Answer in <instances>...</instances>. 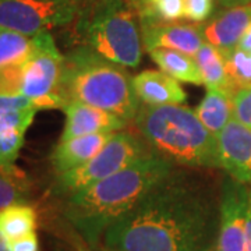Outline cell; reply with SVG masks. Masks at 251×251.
I'll list each match as a JSON object with an SVG mask.
<instances>
[{
    "mask_svg": "<svg viewBox=\"0 0 251 251\" xmlns=\"http://www.w3.org/2000/svg\"><path fill=\"white\" fill-rule=\"evenodd\" d=\"M36 214L32 206L18 202L0 211V236L10 243L35 233Z\"/></svg>",
    "mask_w": 251,
    "mask_h": 251,
    "instance_id": "ffe728a7",
    "label": "cell"
},
{
    "mask_svg": "<svg viewBox=\"0 0 251 251\" xmlns=\"http://www.w3.org/2000/svg\"><path fill=\"white\" fill-rule=\"evenodd\" d=\"M233 117L251 128V87L240 90L233 98Z\"/></svg>",
    "mask_w": 251,
    "mask_h": 251,
    "instance_id": "484cf974",
    "label": "cell"
},
{
    "mask_svg": "<svg viewBox=\"0 0 251 251\" xmlns=\"http://www.w3.org/2000/svg\"><path fill=\"white\" fill-rule=\"evenodd\" d=\"M34 46L32 36L0 27V69L24 64Z\"/></svg>",
    "mask_w": 251,
    "mask_h": 251,
    "instance_id": "7402d4cb",
    "label": "cell"
},
{
    "mask_svg": "<svg viewBox=\"0 0 251 251\" xmlns=\"http://www.w3.org/2000/svg\"><path fill=\"white\" fill-rule=\"evenodd\" d=\"M81 11V0H0V27L34 36L69 24Z\"/></svg>",
    "mask_w": 251,
    "mask_h": 251,
    "instance_id": "ba28073f",
    "label": "cell"
},
{
    "mask_svg": "<svg viewBox=\"0 0 251 251\" xmlns=\"http://www.w3.org/2000/svg\"><path fill=\"white\" fill-rule=\"evenodd\" d=\"M244 251H251V187L249 196V211H247V222H246V243Z\"/></svg>",
    "mask_w": 251,
    "mask_h": 251,
    "instance_id": "f546056e",
    "label": "cell"
},
{
    "mask_svg": "<svg viewBox=\"0 0 251 251\" xmlns=\"http://www.w3.org/2000/svg\"><path fill=\"white\" fill-rule=\"evenodd\" d=\"M36 110H0V166H14Z\"/></svg>",
    "mask_w": 251,
    "mask_h": 251,
    "instance_id": "2e32d148",
    "label": "cell"
},
{
    "mask_svg": "<svg viewBox=\"0 0 251 251\" xmlns=\"http://www.w3.org/2000/svg\"><path fill=\"white\" fill-rule=\"evenodd\" d=\"M148 53L153 62L161 67L162 72L169 74L175 80L194 85L202 84L194 56L172 49H153Z\"/></svg>",
    "mask_w": 251,
    "mask_h": 251,
    "instance_id": "ac0fdd59",
    "label": "cell"
},
{
    "mask_svg": "<svg viewBox=\"0 0 251 251\" xmlns=\"http://www.w3.org/2000/svg\"><path fill=\"white\" fill-rule=\"evenodd\" d=\"M226 57V73L232 94L236 95L243 88L251 87V52L236 48Z\"/></svg>",
    "mask_w": 251,
    "mask_h": 251,
    "instance_id": "603a6c76",
    "label": "cell"
},
{
    "mask_svg": "<svg viewBox=\"0 0 251 251\" xmlns=\"http://www.w3.org/2000/svg\"><path fill=\"white\" fill-rule=\"evenodd\" d=\"M62 92L66 103L80 100L110 112L126 123L134 120L141 106L133 77L125 67L102 57L88 46L64 57Z\"/></svg>",
    "mask_w": 251,
    "mask_h": 251,
    "instance_id": "277c9868",
    "label": "cell"
},
{
    "mask_svg": "<svg viewBox=\"0 0 251 251\" xmlns=\"http://www.w3.org/2000/svg\"><path fill=\"white\" fill-rule=\"evenodd\" d=\"M98 251H113V250H109V249H106V247H103V246H102V249H99Z\"/></svg>",
    "mask_w": 251,
    "mask_h": 251,
    "instance_id": "d6a6232c",
    "label": "cell"
},
{
    "mask_svg": "<svg viewBox=\"0 0 251 251\" xmlns=\"http://www.w3.org/2000/svg\"><path fill=\"white\" fill-rule=\"evenodd\" d=\"M233 95L227 91L211 88L194 110L200 122L214 135H218L233 117Z\"/></svg>",
    "mask_w": 251,
    "mask_h": 251,
    "instance_id": "e0dca14e",
    "label": "cell"
},
{
    "mask_svg": "<svg viewBox=\"0 0 251 251\" xmlns=\"http://www.w3.org/2000/svg\"><path fill=\"white\" fill-rule=\"evenodd\" d=\"M63 109L66 113V125L60 141L81 135L116 133L128 125L110 112L91 106L80 100H70Z\"/></svg>",
    "mask_w": 251,
    "mask_h": 251,
    "instance_id": "7c38bea8",
    "label": "cell"
},
{
    "mask_svg": "<svg viewBox=\"0 0 251 251\" xmlns=\"http://www.w3.org/2000/svg\"><path fill=\"white\" fill-rule=\"evenodd\" d=\"M250 187L229 175L219 194V230L214 251H244Z\"/></svg>",
    "mask_w": 251,
    "mask_h": 251,
    "instance_id": "9c48e42d",
    "label": "cell"
},
{
    "mask_svg": "<svg viewBox=\"0 0 251 251\" xmlns=\"http://www.w3.org/2000/svg\"><path fill=\"white\" fill-rule=\"evenodd\" d=\"M194 59L197 62L202 84L205 85L206 90L218 88L227 91L230 95H233L226 73V57L222 50H219L211 44L204 42L194 56Z\"/></svg>",
    "mask_w": 251,
    "mask_h": 251,
    "instance_id": "d6986e66",
    "label": "cell"
},
{
    "mask_svg": "<svg viewBox=\"0 0 251 251\" xmlns=\"http://www.w3.org/2000/svg\"><path fill=\"white\" fill-rule=\"evenodd\" d=\"M216 141L221 168L251 187V128L232 119L216 135Z\"/></svg>",
    "mask_w": 251,
    "mask_h": 251,
    "instance_id": "30bf717a",
    "label": "cell"
},
{
    "mask_svg": "<svg viewBox=\"0 0 251 251\" xmlns=\"http://www.w3.org/2000/svg\"><path fill=\"white\" fill-rule=\"evenodd\" d=\"M9 251H39V242L36 233H31L14 242L6 243Z\"/></svg>",
    "mask_w": 251,
    "mask_h": 251,
    "instance_id": "f1b7e54d",
    "label": "cell"
},
{
    "mask_svg": "<svg viewBox=\"0 0 251 251\" xmlns=\"http://www.w3.org/2000/svg\"><path fill=\"white\" fill-rule=\"evenodd\" d=\"M24 175L14 166H0V211L23 201Z\"/></svg>",
    "mask_w": 251,
    "mask_h": 251,
    "instance_id": "cb8c5ba5",
    "label": "cell"
},
{
    "mask_svg": "<svg viewBox=\"0 0 251 251\" xmlns=\"http://www.w3.org/2000/svg\"><path fill=\"white\" fill-rule=\"evenodd\" d=\"M143 46L150 52L153 49H172L196 56L204 44L201 25L179 23L141 24Z\"/></svg>",
    "mask_w": 251,
    "mask_h": 251,
    "instance_id": "8fae6325",
    "label": "cell"
},
{
    "mask_svg": "<svg viewBox=\"0 0 251 251\" xmlns=\"http://www.w3.org/2000/svg\"><path fill=\"white\" fill-rule=\"evenodd\" d=\"M175 166L150 152L133 165L70 194L67 218L87 240L97 247L109 226L130 211Z\"/></svg>",
    "mask_w": 251,
    "mask_h": 251,
    "instance_id": "7a4b0ae2",
    "label": "cell"
},
{
    "mask_svg": "<svg viewBox=\"0 0 251 251\" xmlns=\"http://www.w3.org/2000/svg\"><path fill=\"white\" fill-rule=\"evenodd\" d=\"M32 39V52L23 66V95L38 110L63 109L66 105L62 92L64 57L48 31L36 34Z\"/></svg>",
    "mask_w": 251,
    "mask_h": 251,
    "instance_id": "8992f818",
    "label": "cell"
},
{
    "mask_svg": "<svg viewBox=\"0 0 251 251\" xmlns=\"http://www.w3.org/2000/svg\"><path fill=\"white\" fill-rule=\"evenodd\" d=\"M0 251H9V249H7V244H6V242H4V239L0 236Z\"/></svg>",
    "mask_w": 251,
    "mask_h": 251,
    "instance_id": "1f68e13d",
    "label": "cell"
},
{
    "mask_svg": "<svg viewBox=\"0 0 251 251\" xmlns=\"http://www.w3.org/2000/svg\"><path fill=\"white\" fill-rule=\"evenodd\" d=\"M173 168L103 233L113 251H214L219 197L202 175Z\"/></svg>",
    "mask_w": 251,
    "mask_h": 251,
    "instance_id": "6da1fadb",
    "label": "cell"
},
{
    "mask_svg": "<svg viewBox=\"0 0 251 251\" xmlns=\"http://www.w3.org/2000/svg\"><path fill=\"white\" fill-rule=\"evenodd\" d=\"M214 0H184V18L202 23L212 16Z\"/></svg>",
    "mask_w": 251,
    "mask_h": 251,
    "instance_id": "4316f807",
    "label": "cell"
},
{
    "mask_svg": "<svg viewBox=\"0 0 251 251\" xmlns=\"http://www.w3.org/2000/svg\"><path fill=\"white\" fill-rule=\"evenodd\" d=\"M141 24L176 23L184 18V0H127Z\"/></svg>",
    "mask_w": 251,
    "mask_h": 251,
    "instance_id": "44dd1931",
    "label": "cell"
},
{
    "mask_svg": "<svg viewBox=\"0 0 251 251\" xmlns=\"http://www.w3.org/2000/svg\"><path fill=\"white\" fill-rule=\"evenodd\" d=\"M133 87L138 99L151 106L180 105L187 95L177 80L159 70H144L133 77Z\"/></svg>",
    "mask_w": 251,
    "mask_h": 251,
    "instance_id": "5bb4252c",
    "label": "cell"
},
{
    "mask_svg": "<svg viewBox=\"0 0 251 251\" xmlns=\"http://www.w3.org/2000/svg\"><path fill=\"white\" fill-rule=\"evenodd\" d=\"M251 24V1L244 4H236L209 23L201 25L204 42L222 50L225 54L234 50L246 29Z\"/></svg>",
    "mask_w": 251,
    "mask_h": 251,
    "instance_id": "4fadbf2b",
    "label": "cell"
},
{
    "mask_svg": "<svg viewBox=\"0 0 251 251\" xmlns=\"http://www.w3.org/2000/svg\"><path fill=\"white\" fill-rule=\"evenodd\" d=\"M88 48L123 67H137L143 39L127 0H97L81 21Z\"/></svg>",
    "mask_w": 251,
    "mask_h": 251,
    "instance_id": "5b68a950",
    "label": "cell"
},
{
    "mask_svg": "<svg viewBox=\"0 0 251 251\" xmlns=\"http://www.w3.org/2000/svg\"><path fill=\"white\" fill-rule=\"evenodd\" d=\"M31 108H35L34 103L24 95H18V97L0 95V110H20V109Z\"/></svg>",
    "mask_w": 251,
    "mask_h": 251,
    "instance_id": "83f0119b",
    "label": "cell"
},
{
    "mask_svg": "<svg viewBox=\"0 0 251 251\" xmlns=\"http://www.w3.org/2000/svg\"><path fill=\"white\" fill-rule=\"evenodd\" d=\"M113 135L115 133H98L60 141L52 153L53 168L59 175L80 168L100 152Z\"/></svg>",
    "mask_w": 251,
    "mask_h": 251,
    "instance_id": "9a60e30c",
    "label": "cell"
},
{
    "mask_svg": "<svg viewBox=\"0 0 251 251\" xmlns=\"http://www.w3.org/2000/svg\"><path fill=\"white\" fill-rule=\"evenodd\" d=\"M151 152L144 138L130 131H117L100 152L82 166L59 175V186L73 194L106 179Z\"/></svg>",
    "mask_w": 251,
    "mask_h": 251,
    "instance_id": "52a82bcc",
    "label": "cell"
},
{
    "mask_svg": "<svg viewBox=\"0 0 251 251\" xmlns=\"http://www.w3.org/2000/svg\"><path fill=\"white\" fill-rule=\"evenodd\" d=\"M233 1H236V0H233ZM243 1H247V3H249V1H251V0H243Z\"/></svg>",
    "mask_w": 251,
    "mask_h": 251,
    "instance_id": "836d02e7",
    "label": "cell"
},
{
    "mask_svg": "<svg viewBox=\"0 0 251 251\" xmlns=\"http://www.w3.org/2000/svg\"><path fill=\"white\" fill-rule=\"evenodd\" d=\"M237 48L242 49V50H246V52H251V24L249 25V28L246 29V32H244V35L242 36L240 44H239Z\"/></svg>",
    "mask_w": 251,
    "mask_h": 251,
    "instance_id": "4dcf8cb0",
    "label": "cell"
},
{
    "mask_svg": "<svg viewBox=\"0 0 251 251\" xmlns=\"http://www.w3.org/2000/svg\"><path fill=\"white\" fill-rule=\"evenodd\" d=\"M134 122L151 152L173 166L221 168L216 135L200 122L194 110L180 105L151 106L143 103Z\"/></svg>",
    "mask_w": 251,
    "mask_h": 251,
    "instance_id": "3957f363",
    "label": "cell"
},
{
    "mask_svg": "<svg viewBox=\"0 0 251 251\" xmlns=\"http://www.w3.org/2000/svg\"><path fill=\"white\" fill-rule=\"evenodd\" d=\"M23 66H10L0 69V95H23Z\"/></svg>",
    "mask_w": 251,
    "mask_h": 251,
    "instance_id": "d4e9b609",
    "label": "cell"
}]
</instances>
